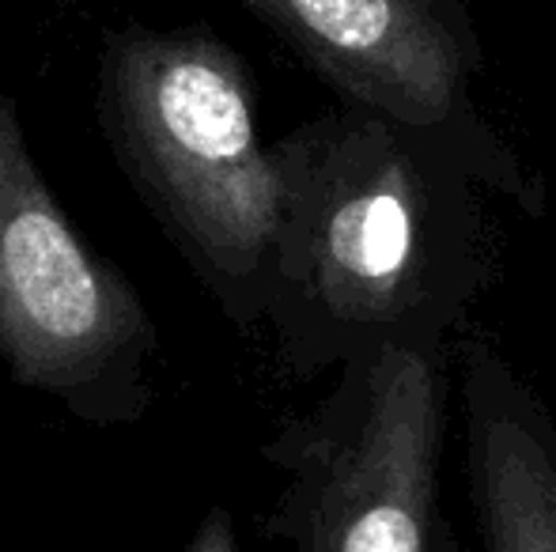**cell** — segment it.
<instances>
[{
  "instance_id": "cell-1",
  "label": "cell",
  "mask_w": 556,
  "mask_h": 552,
  "mask_svg": "<svg viewBox=\"0 0 556 552\" xmlns=\"http://www.w3.org/2000/svg\"><path fill=\"white\" fill-rule=\"evenodd\" d=\"M280 182L265 314L295 371L440 341L477 287L469 170L364 106L273 147Z\"/></svg>"
},
{
  "instance_id": "cell-2",
  "label": "cell",
  "mask_w": 556,
  "mask_h": 552,
  "mask_svg": "<svg viewBox=\"0 0 556 552\" xmlns=\"http://www.w3.org/2000/svg\"><path fill=\"white\" fill-rule=\"evenodd\" d=\"M96 121L224 314L262 322L280 182L247 61L205 27H117L99 50Z\"/></svg>"
},
{
  "instance_id": "cell-3",
  "label": "cell",
  "mask_w": 556,
  "mask_h": 552,
  "mask_svg": "<svg viewBox=\"0 0 556 552\" xmlns=\"http://www.w3.org/2000/svg\"><path fill=\"white\" fill-rule=\"evenodd\" d=\"M155 360L144 299L73 228L0 88V363L84 424H132L155 401Z\"/></svg>"
},
{
  "instance_id": "cell-4",
  "label": "cell",
  "mask_w": 556,
  "mask_h": 552,
  "mask_svg": "<svg viewBox=\"0 0 556 552\" xmlns=\"http://www.w3.org/2000/svg\"><path fill=\"white\" fill-rule=\"evenodd\" d=\"M443 341L379 345L265 447L288 473L273 530L295 552H446L440 454Z\"/></svg>"
},
{
  "instance_id": "cell-5",
  "label": "cell",
  "mask_w": 556,
  "mask_h": 552,
  "mask_svg": "<svg viewBox=\"0 0 556 552\" xmlns=\"http://www.w3.org/2000/svg\"><path fill=\"white\" fill-rule=\"evenodd\" d=\"M349 106H364L504 182L500 147L469 99L473 42L451 0H235Z\"/></svg>"
},
{
  "instance_id": "cell-6",
  "label": "cell",
  "mask_w": 556,
  "mask_h": 552,
  "mask_svg": "<svg viewBox=\"0 0 556 552\" xmlns=\"http://www.w3.org/2000/svg\"><path fill=\"white\" fill-rule=\"evenodd\" d=\"M466 470L481 552H556V427L496 356H469Z\"/></svg>"
},
{
  "instance_id": "cell-7",
  "label": "cell",
  "mask_w": 556,
  "mask_h": 552,
  "mask_svg": "<svg viewBox=\"0 0 556 552\" xmlns=\"http://www.w3.org/2000/svg\"><path fill=\"white\" fill-rule=\"evenodd\" d=\"M186 552H239L235 549V530H231V518H227L224 508H213L205 515V523L198 526L193 534L190 549Z\"/></svg>"
}]
</instances>
